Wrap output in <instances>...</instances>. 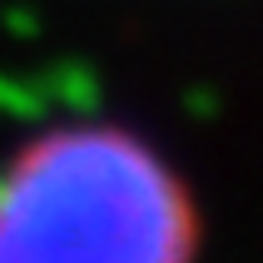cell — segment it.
I'll use <instances>...</instances> for the list:
<instances>
[{
    "label": "cell",
    "instance_id": "cell-1",
    "mask_svg": "<svg viewBox=\"0 0 263 263\" xmlns=\"http://www.w3.org/2000/svg\"><path fill=\"white\" fill-rule=\"evenodd\" d=\"M189 194L124 129H55L0 174V263H189Z\"/></svg>",
    "mask_w": 263,
    "mask_h": 263
},
{
    "label": "cell",
    "instance_id": "cell-2",
    "mask_svg": "<svg viewBox=\"0 0 263 263\" xmlns=\"http://www.w3.org/2000/svg\"><path fill=\"white\" fill-rule=\"evenodd\" d=\"M50 74V89H55V104H70V109H95L100 104V74L89 70V65H80V60H65V65H55Z\"/></svg>",
    "mask_w": 263,
    "mask_h": 263
},
{
    "label": "cell",
    "instance_id": "cell-3",
    "mask_svg": "<svg viewBox=\"0 0 263 263\" xmlns=\"http://www.w3.org/2000/svg\"><path fill=\"white\" fill-rule=\"evenodd\" d=\"M50 104H55L50 74H40V80H5L0 74V115H40Z\"/></svg>",
    "mask_w": 263,
    "mask_h": 263
},
{
    "label": "cell",
    "instance_id": "cell-4",
    "mask_svg": "<svg viewBox=\"0 0 263 263\" xmlns=\"http://www.w3.org/2000/svg\"><path fill=\"white\" fill-rule=\"evenodd\" d=\"M5 25H10V30H25V35H30V30H35V20H30V10H10V15H5Z\"/></svg>",
    "mask_w": 263,
    "mask_h": 263
}]
</instances>
